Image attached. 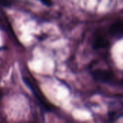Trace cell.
I'll return each mask as SVG.
<instances>
[{
	"mask_svg": "<svg viewBox=\"0 0 123 123\" xmlns=\"http://www.w3.org/2000/svg\"><path fill=\"white\" fill-rule=\"evenodd\" d=\"M24 82L27 84V86L32 91L33 94L39 101L40 104L42 105V107L47 111H50L51 110V105L49 104V102L46 100L45 97L43 96V94L41 93V91L40 89L36 86L30 79L27 78H24Z\"/></svg>",
	"mask_w": 123,
	"mask_h": 123,
	"instance_id": "6da1fadb",
	"label": "cell"
},
{
	"mask_svg": "<svg viewBox=\"0 0 123 123\" xmlns=\"http://www.w3.org/2000/svg\"><path fill=\"white\" fill-rule=\"evenodd\" d=\"M94 79L102 83H109L114 79V74L111 70L96 69L91 72Z\"/></svg>",
	"mask_w": 123,
	"mask_h": 123,
	"instance_id": "7a4b0ae2",
	"label": "cell"
},
{
	"mask_svg": "<svg viewBox=\"0 0 123 123\" xmlns=\"http://www.w3.org/2000/svg\"><path fill=\"white\" fill-rule=\"evenodd\" d=\"M123 21L120 19L112 23L110 27L109 30L112 36L120 39L123 37Z\"/></svg>",
	"mask_w": 123,
	"mask_h": 123,
	"instance_id": "3957f363",
	"label": "cell"
},
{
	"mask_svg": "<svg viewBox=\"0 0 123 123\" xmlns=\"http://www.w3.org/2000/svg\"><path fill=\"white\" fill-rule=\"evenodd\" d=\"M110 41L102 35H97L93 43V48L95 50H99L103 48H107L110 46Z\"/></svg>",
	"mask_w": 123,
	"mask_h": 123,
	"instance_id": "277c9868",
	"label": "cell"
},
{
	"mask_svg": "<svg viewBox=\"0 0 123 123\" xmlns=\"http://www.w3.org/2000/svg\"><path fill=\"white\" fill-rule=\"evenodd\" d=\"M0 4L2 5V6H9L10 5V2L9 1H0Z\"/></svg>",
	"mask_w": 123,
	"mask_h": 123,
	"instance_id": "5b68a950",
	"label": "cell"
},
{
	"mask_svg": "<svg viewBox=\"0 0 123 123\" xmlns=\"http://www.w3.org/2000/svg\"><path fill=\"white\" fill-rule=\"evenodd\" d=\"M41 2L43 4L46 5V6H50L52 4V2L50 1H45V0H43V1H41Z\"/></svg>",
	"mask_w": 123,
	"mask_h": 123,
	"instance_id": "8992f818",
	"label": "cell"
},
{
	"mask_svg": "<svg viewBox=\"0 0 123 123\" xmlns=\"http://www.w3.org/2000/svg\"><path fill=\"white\" fill-rule=\"evenodd\" d=\"M1 90H0V98H1Z\"/></svg>",
	"mask_w": 123,
	"mask_h": 123,
	"instance_id": "52a82bcc",
	"label": "cell"
}]
</instances>
